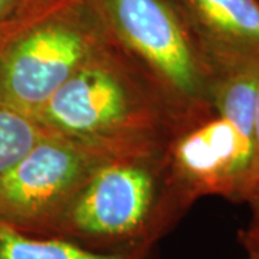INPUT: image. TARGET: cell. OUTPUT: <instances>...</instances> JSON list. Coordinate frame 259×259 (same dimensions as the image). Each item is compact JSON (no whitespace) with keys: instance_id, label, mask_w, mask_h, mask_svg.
Wrapping results in <instances>:
<instances>
[{"instance_id":"5","label":"cell","mask_w":259,"mask_h":259,"mask_svg":"<svg viewBox=\"0 0 259 259\" xmlns=\"http://www.w3.org/2000/svg\"><path fill=\"white\" fill-rule=\"evenodd\" d=\"M107 158L47 134L0 177V223L49 236L81 186Z\"/></svg>"},{"instance_id":"4","label":"cell","mask_w":259,"mask_h":259,"mask_svg":"<svg viewBox=\"0 0 259 259\" xmlns=\"http://www.w3.org/2000/svg\"><path fill=\"white\" fill-rule=\"evenodd\" d=\"M104 40L87 0H32L0 29V102L33 120Z\"/></svg>"},{"instance_id":"11","label":"cell","mask_w":259,"mask_h":259,"mask_svg":"<svg viewBox=\"0 0 259 259\" xmlns=\"http://www.w3.org/2000/svg\"><path fill=\"white\" fill-rule=\"evenodd\" d=\"M259 180V83L256 91V102H255V125H253V160H252V170H250V183L248 196L252 192L253 186ZM246 196V199H248ZM246 202V200H245Z\"/></svg>"},{"instance_id":"3","label":"cell","mask_w":259,"mask_h":259,"mask_svg":"<svg viewBox=\"0 0 259 259\" xmlns=\"http://www.w3.org/2000/svg\"><path fill=\"white\" fill-rule=\"evenodd\" d=\"M87 2L108 40L161 94L177 130L212 111L213 68L176 0Z\"/></svg>"},{"instance_id":"7","label":"cell","mask_w":259,"mask_h":259,"mask_svg":"<svg viewBox=\"0 0 259 259\" xmlns=\"http://www.w3.org/2000/svg\"><path fill=\"white\" fill-rule=\"evenodd\" d=\"M214 69L259 58V0H176Z\"/></svg>"},{"instance_id":"1","label":"cell","mask_w":259,"mask_h":259,"mask_svg":"<svg viewBox=\"0 0 259 259\" xmlns=\"http://www.w3.org/2000/svg\"><path fill=\"white\" fill-rule=\"evenodd\" d=\"M33 120L104 158L161 153L179 127L161 94L107 35Z\"/></svg>"},{"instance_id":"8","label":"cell","mask_w":259,"mask_h":259,"mask_svg":"<svg viewBox=\"0 0 259 259\" xmlns=\"http://www.w3.org/2000/svg\"><path fill=\"white\" fill-rule=\"evenodd\" d=\"M153 250L102 252L58 236H36L0 223V259H150Z\"/></svg>"},{"instance_id":"12","label":"cell","mask_w":259,"mask_h":259,"mask_svg":"<svg viewBox=\"0 0 259 259\" xmlns=\"http://www.w3.org/2000/svg\"><path fill=\"white\" fill-rule=\"evenodd\" d=\"M239 242L249 259H259V228L246 226L239 232Z\"/></svg>"},{"instance_id":"13","label":"cell","mask_w":259,"mask_h":259,"mask_svg":"<svg viewBox=\"0 0 259 259\" xmlns=\"http://www.w3.org/2000/svg\"><path fill=\"white\" fill-rule=\"evenodd\" d=\"M245 203L249 206L252 218L248 226H253V228H259V180L256 182V185L253 186L252 192L248 196Z\"/></svg>"},{"instance_id":"2","label":"cell","mask_w":259,"mask_h":259,"mask_svg":"<svg viewBox=\"0 0 259 259\" xmlns=\"http://www.w3.org/2000/svg\"><path fill=\"white\" fill-rule=\"evenodd\" d=\"M192 206L173 177L166 150L107 158L85 180L49 236L102 252L154 249Z\"/></svg>"},{"instance_id":"10","label":"cell","mask_w":259,"mask_h":259,"mask_svg":"<svg viewBox=\"0 0 259 259\" xmlns=\"http://www.w3.org/2000/svg\"><path fill=\"white\" fill-rule=\"evenodd\" d=\"M32 0H0V29L6 28L18 19Z\"/></svg>"},{"instance_id":"6","label":"cell","mask_w":259,"mask_h":259,"mask_svg":"<svg viewBox=\"0 0 259 259\" xmlns=\"http://www.w3.org/2000/svg\"><path fill=\"white\" fill-rule=\"evenodd\" d=\"M166 158L177 185L193 204L206 196L245 203L253 160V125L213 107L177 130L167 144Z\"/></svg>"},{"instance_id":"9","label":"cell","mask_w":259,"mask_h":259,"mask_svg":"<svg viewBox=\"0 0 259 259\" xmlns=\"http://www.w3.org/2000/svg\"><path fill=\"white\" fill-rule=\"evenodd\" d=\"M45 136L36 121L0 102V177Z\"/></svg>"}]
</instances>
